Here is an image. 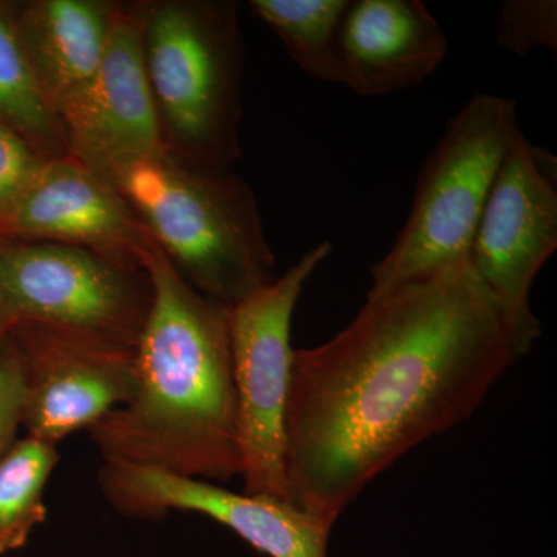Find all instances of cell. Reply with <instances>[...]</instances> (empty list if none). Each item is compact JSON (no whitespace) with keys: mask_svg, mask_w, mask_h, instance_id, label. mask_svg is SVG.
Listing matches in <instances>:
<instances>
[{"mask_svg":"<svg viewBox=\"0 0 557 557\" xmlns=\"http://www.w3.org/2000/svg\"><path fill=\"white\" fill-rule=\"evenodd\" d=\"M522 357L469 258L366 299L338 335L295 350L289 504L335 525L395 461L468 420Z\"/></svg>","mask_w":557,"mask_h":557,"instance_id":"1","label":"cell"},{"mask_svg":"<svg viewBox=\"0 0 557 557\" xmlns=\"http://www.w3.org/2000/svg\"><path fill=\"white\" fill-rule=\"evenodd\" d=\"M143 265L153 299L137 343V391L87 434L104 463L228 483L242 474L230 309L190 287L152 239Z\"/></svg>","mask_w":557,"mask_h":557,"instance_id":"2","label":"cell"},{"mask_svg":"<svg viewBox=\"0 0 557 557\" xmlns=\"http://www.w3.org/2000/svg\"><path fill=\"white\" fill-rule=\"evenodd\" d=\"M90 170L123 197L150 239L205 298L231 309L276 278L258 201L233 172L205 170L166 149Z\"/></svg>","mask_w":557,"mask_h":557,"instance_id":"3","label":"cell"},{"mask_svg":"<svg viewBox=\"0 0 557 557\" xmlns=\"http://www.w3.org/2000/svg\"><path fill=\"white\" fill-rule=\"evenodd\" d=\"M164 149L209 171L240 159L245 46L233 0H139Z\"/></svg>","mask_w":557,"mask_h":557,"instance_id":"4","label":"cell"},{"mask_svg":"<svg viewBox=\"0 0 557 557\" xmlns=\"http://www.w3.org/2000/svg\"><path fill=\"white\" fill-rule=\"evenodd\" d=\"M518 106L480 94L450 120L418 177L409 218L370 270L368 298L468 258L487 197L520 134Z\"/></svg>","mask_w":557,"mask_h":557,"instance_id":"5","label":"cell"},{"mask_svg":"<svg viewBox=\"0 0 557 557\" xmlns=\"http://www.w3.org/2000/svg\"><path fill=\"white\" fill-rule=\"evenodd\" d=\"M145 265L54 242L0 237V321L58 325L137 347L152 307Z\"/></svg>","mask_w":557,"mask_h":557,"instance_id":"6","label":"cell"},{"mask_svg":"<svg viewBox=\"0 0 557 557\" xmlns=\"http://www.w3.org/2000/svg\"><path fill=\"white\" fill-rule=\"evenodd\" d=\"M330 252L329 242L319 244L282 276L230 309L244 493L289 502L285 412L295 357L293 313L307 282Z\"/></svg>","mask_w":557,"mask_h":557,"instance_id":"7","label":"cell"},{"mask_svg":"<svg viewBox=\"0 0 557 557\" xmlns=\"http://www.w3.org/2000/svg\"><path fill=\"white\" fill-rule=\"evenodd\" d=\"M556 157L520 132L487 197L469 262L507 317L523 355L541 338L531 285L557 248Z\"/></svg>","mask_w":557,"mask_h":557,"instance_id":"8","label":"cell"},{"mask_svg":"<svg viewBox=\"0 0 557 557\" xmlns=\"http://www.w3.org/2000/svg\"><path fill=\"white\" fill-rule=\"evenodd\" d=\"M9 339L24 381L22 426L57 446L127 405L137 391V347L58 325L22 322Z\"/></svg>","mask_w":557,"mask_h":557,"instance_id":"9","label":"cell"},{"mask_svg":"<svg viewBox=\"0 0 557 557\" xmlns=\"http://www.w3.org/2000/svg\"><path fill=\"white\" fill-rule=\"evenodd\" d=\"M102 494L126 518L160 519L170 511L207 516L269 557H329L333 525L289 502L233 493L218 483L160 469L104 463Z\"/></svg>","mask_w":557,"mask_h":557,"instance_id":"10","label":"cell"},{"mask_svg":"<svg viewBox=\"0 0 557 557\" xmlns=\"http://www.w3.org/2000/svg\"><path fill=\"white\" fill-rule=\"evenodd\" d=\"M58 115L70 153L89 168L164 149L146 73L139 2H120L100 67Z\"/></svg>","mask_w":557,"mask_h":557,"instance_id":"11","label":"cell"},{"mask_svg":"<svg viewBox=\"0 0 557 557\" xmlns=\"http://www.w3.org/2000/svg\"><path fill=\"white\" fill-rule=\"evenodd\" d=\"M0 237L73 245L138 265L150 240L123 197L72 153L47 161Z\"/></svg>","mask_w":557,"mask_h":557,"instance_id":"12","label":"cell"},{"mask_svg":"<svg viewBox=\"0 0 557 557\" xmlns=\"http://www.w3.org/2000/svg\"><path fill=\"white\" fill-rule=\"evenodd\" d=\"M341 84L361 97L410 89L445 61L448 40L420 0H355L341 24Z\"/></svg>","mask_w":557,"mask_h":557,"instance_id":"13","label":"cell"},{"mask_svg":"<svg viewBox=\"0 0 557 557\" xmlns=\"http://www.w3.org/2000/svg\"><path fill=\"white\" fill-rule=\"evenodd\" d=\"M119 9L116 0L13 2L22 49L57 113L100 67Z\"/></svg>","mask_w":557,"mask_h":557,"instance_id":"14","label":"cell"},{"mask_svg":"<svg viewBox=\"0 0 557 557\" xmlns=\"http://www.w3.org/2000/svg\"><path fill=\"white\" fill-rule=\"evenodd\" d=\"M0 123L47 159L70 156L67 135L22 49L13 2L0 0Z\"/></svg>","mask_w":557,"mask_h":557,"instance_id":"15","label":"cell"},{"mask_svg":"<svg viewBox=\"0 0 557 557\" xmlns=\"http://www.w3.org/2000/svg\"><path fill=\"white\" fill-rule=\"evenodd\" d=\"M249 7L304 72L341 84L338 40L348 0H251Z\"/></svg>","mask_w":557,"mask_h":557,"instance_id":"16","label":"cell"},{"mask_svg":"<svg viewBox=\"0 0 557 557\" xmlns=\"http://www.w3.org/2000/svg\"><path fill=\"white\" fill-rule=\"evenodd\" d=\"M58 461L57 446L30 435L0 460V556L24 547L46 522L44 491Z\"/></svg>","mask_w":557,"mask_h":557,"instance_id":"17","label":"cell"},{"mask_svg":"<svg viewBox=\"0 0 557 557\" xmlns=\"http://www.w3.org/2000/svg\"><path fill=\"white\" fill-rule=\"evenodd\" d=\"M497 44L518 57L544 49L557 51L556 0H505L498 17Z\"/></svg>","mask_w":557,"mask_h":557,"instance_id":"18","label":"cell"},{"mask_svg":"<svg viewBox=\"0 0 557 557\" xmlns=\"http://www.w3.org/2000/svg\"><path fill=\"white\" fill-rule=\"evenodd\" d=\"M49 160L27 139L0 123V225L10 218Z\"/></svg>","mask_w":557,"mask_h":557,"instance_id":"19","label":"cell"},{"mask_svg":"<svg viewBox=\"0 0 557 557\" xmlns=\"http://www.w3.org/2000/svg\"><path fill=\"white\" fill-rule=\"evenodd\" d=\"M24 417V381L20 359L7 338L0 351V460L17 442Z\"/></svg>","mask_w":557,"mask_h":557,"instance_id":"20","label":"cell"},{"mask_svg":"<svg viewBox=\"0 0 557 557\" xmlns=\"http://www.w3.org/2000/svg\"><path fill=\"white\" fill-rule=\"evenodd\" d=\"M10 327L5 324V322L0 321V351H2L3 344H5L7 338H9Z\"/></svg>","mask_w":557,"mask_h":557,"instance_id":"21","label":"cell"}]
</instances>
